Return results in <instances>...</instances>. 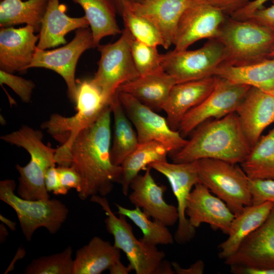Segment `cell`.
<instances>
[{"label": "cell", "mask_w": 274, "mask_h": 274, "mask_svg": "<svg viewBox=\"0 0 274 274\" xmlns=\"http://www.w3.org/2000/svg\"><path fill=\"white\" fill-rule=\"evenodd\" d=\"M111 114L108 106L95 122L77 135L61 165L72 167L80 175L82 188L78 194L82 200L106 196L115 183H120L121 166L114 165L110 157Z\"/></svg>", "instance_id": "6da1fadb"}, {"label": "cell", "mask_w": 274, "mask_h": 274, "mask_svg": "<svg viewBox=\"0 0 274 274\" xmlns=\"http://www.w3.org/2000/svg\"><path fill=\"white\" fill-rule=\"evenodd\" d=\"M192 132L183 148L170 154L173 162L189 163L202 159H214L241 164L251 149L235 112L205 121Z\"/></svg>", "instance_id": "7a4b0ae2"}, {"label": "cell", "mask_w": 274, "mask_h": 274, "mask_svg": "<svg viewBox=\"0 0 274 274\" xmlns=\"http://www.w3.org/2000/svg\"><path fill=\"white\" fill-rule=\"evenodd\" d=\"M76 82V113L70 117L54 113L41 126L61 144L56 149L55 155L56 163L58 166L62 165L77 135L95 122L105 109L110 106L101 89L91 79H77Z\"/></svg>", "instance_id": "3957f363"}, {"label": "cell", "mask_w": 274, "mask_h": 274, "mask_svg": "<svg viewBox=\"0 0 274 274\" xmlns=\"http://www.w3.org/2000/svg\"><path fill=\"white\" fill-rule=\"evenodd\" d=\"M4 141L24 148L30 155V159L25 166L16 164L19 173L17 195L29 200H47L50 198L45 182L48 169L56 165L55 155L56 149L45 144L43 133L27 125L3 135Z\"/></svg>", "instance_id": "277c9868"}, {"label": "cell", "mask_w": 274, "mask_h": 274, "mask_svg": "<svg viewBox=\"0 0 274 274\" xmlns=\"http://www.w3.org/2000/svg\"><path fill=\"white\" fill-rule=\"evenodd\" d=\"M90 200L99 205L105 211L107 231L113 236L114 245L123 251L129 262L128 265L136 274H174L172 263L165 260V254L156 246L138 239L127 217L112 211L106 197L99 195L92 196Z\"/></svg>", "instance_id": "5b68a950"}, {"label": "cell", "mask_w": 274, "mask_h": 274, "mask_svg": "<svg viewBox=\"0 0 274 274\" xmlns=\"http://www.w3.org/2000/svg\"><path fill=\"white\" fill-rule=\"evenodd\" d=\"M224 46L226 59L222 64L250 65L270 58L274 32L256 22L227 16L216 38Z\"/></svg>", "instance_id": "8992f818"}, {"label": "cell", "mask_w": 274, "mask_h": 274, "mask_svg": "<svg viewBox=\"0 0 274 274\" xmlns=\"http://www.w3.org/2000/svg\"><path fill=\"white\" fill-rule=\"evenodd\" d=\"M16 186L13 179L0 182V199L16 212L20 228L26 240H31L36 230L44 227L51 234L61 228L67 219L68 209L60 200H29L22 198L14 193Z\"/></svg>", "instance_id": "52a82bcc"}, {"label": "cell", "mask_w": 274, "mask_h": 274, "mask_svg": "<svg viewBox=\"0 0 274 274\" xmlns=\"http://www.w3.org/2000/svg\"><path fill=\"white\" fill-rule=\"evenodd\" d=\"M196 162L198 183L222 199L235 216L252 204L249 179L238 164L214 159Z\"/></svg>", "instance_id": "ba28073f"}, {"label": "cell", "mask_w": 274, "mask_h": 274, "mask_svg": "<svg viewBox=\"0 0 274 274\" xmlns=\"http://www.w3.org/2000/svg\"><path fill=\"white\" fill-rule=\"evenodd\" d=\"M130 36L124 28L116 41L97 47L100 56L91 80L109 104L121 85L140 76L131 54Z\"/></svg>", "instance_id": "9c48e42d"}, {"label": "cell", "mask_w": 274, "mask_h": 274, "mask_svg": "<svg viewBox=\"0 0 274 274\" xmlns=\"http://www.w3.org/2000/svg\"><path fill=\"white\" fill-rule=\"evenodd\" d=\"M161 58L163 71L179 83L215 76L217 68L225 61L226 52L223 45L213 38L199 49H174L161 54Z\"/></svg>", "instance_id": "30bf717a"}, {"label": "cell", "mask_w": 274, "mask_h": 274, "mask_svg": "<svg viewBox=\"0 0 274 274\" xmlns=\"http://www.w3.org/2000/svg\"><path fill=\"white\" fill-rule=\"evenodd\" d=\"M91 48H93V41L90 28H79L76 30L73 39L61 47L51 50L37 47L28 68H45L57 73L64 80L68 96L75 104L77 92L75 78L77 62L81 55Z\"/></svg>", "instance_id": "8fae6325"}, {"label": "cell", "mask_w": 274, "mask_h": 274, "mask_svg": "<svg viewBox=\"0 0 274 274\" xmlns=\"http://www.w3.org/2000/svg\"><path fill=\"white\" fill-rule=\"evenodd\" d=\"M121 104L135 129L139 143L155 141L162 144L169 154L174 153L187 140L178 130L172 129L166 119L131 95L117 91Z\"/></svg>", "instance_id": "7c38bea8"}, {"label": "cell", "mask_w": 274, "mask_h": 274, "mask_svg": "<svg viewBox=\"0 0 274 274\" xmlns=\"http://www.w3.org/2000/svg\"><path fill=\"white\" fill-rule=\"evenodd\" d=\"M250 87L219 77L210 94L185 114L178 131L184 137L210 118L220 119L235 112Z\"/></svg>", "instance_id": "4fadbf2b"}, {"label": "cell", "mask_w": 274, "mask_h": 274, "mask_svg": "<svg viewBox=\"0 0 274 274\" xmlns=\"http://www.w3.org/2000/svg\"><path fill=\"white\" fill-rule=\"evenodd\" d=\"M163 175L168 181L177 201L179 215L178 224L174 239L179 244L191 241L195 235L196 229L189 223L186 215L187 203L192 188L198 183L196 162L170 163L158 161L149 165Z\"/></svg>", "instance_id": "5bb4252c"}, {"label": "cell", "mask_w": 274, "mask_h": 274, "mask_svg": "<svg viewBox=\"0 0 274 274\" xmlns=\"http://www.w3.org/2000/svg\"><path fill=\"white\" fill-rule=\"evenodd\" d=\"M226 17L208 0H194L180 19L174 43V49L186 50L200 40L216 38Z\"/></svg>", "instance_id": "9a60e30c"}, {"label": "cell", "mask_w": 274, "mask_h": 274, "mask_svg": "<svg viewBox=\"0 0 274 274\" xmlns=\"http://www.w3.org/2000/svg\"><path fill=\"white\" fill-rule=\"evenodd\" d=\"M224 260L229 266L251 268L256 273L274 270V208L264 223Z\"/></svg>", "instance_id": "2e32d148"}, {"label": "cell", "mask_w": 274, "mask_h": 274, "mask_svg": "<svg viewBox=\"0 0 274 274\" xmlns=\"http://www.w3.org/2000/svg\"><path fill=\"white\" fill-rule=\"evenodd\" d=\"M186 215L194 228L202 223L214 230L228 234L234 214L227 204L204 185L197 183L191 191L187 203Z\"/></svg>", "instance_id": "e0dca14e"}, {"label": "cell", "mask_w": 274, "mask_h": 274, "mask_svg": "<svg viewBox=\"0 0 274 274\" xmlns=\"http://www.w3.org/2000/svg\"><path fill=\"white\" fill-rule=\"evenodd\" d=\"M149 166L145 173L138 175L131 182L129 201L140 208L148 216L167 226L175 224L179 219L177 208L167 203L163 198L167 188L158 185L151 174Z\"/></svg>", "instance_id": "ac0fdd59"}, {"label": "cell", "mask_w": 274, "mask_h": 274, "mask_svg": "<svg viewBox=\"0 0 274 274\" xmlns=\"http://www.w3.org/2000/svg\"><path fill=\"white\" fill-rule=\"evenodd\" d=\"M35 32L34 28L27 25L18 28L1 27V70L13 74L28 69L39 41V35Z\"/></svg>", "instance_id": "d6986e66"}, {"label": "cell", "mask_w": 274, "mask_h": 274, "mask_svg": "<svg viewBox=\"0 0 274 274\" xmlns=\"http://www.w3.org/2000/svg\"><path fill=\"white\" fill-rule=\"evenodd\" d=\"M235 113L251 148L263 131L274 123V94L251 87Z\"/></svg>", "instance_id": "ffe728a7"}, {"label": "cell", "mask_w": 274, "mask_h": 274, "mask_svg": "<svg viewBox=\"0 0 274 274\" xmlns=\"http://www.w3.org/2000/svg\"><path fill=\"white\" fill-rule=\"evenodd\" d=\"M219 77L206 78L176 83L172 88L163 108L169 127L179 130L185 114L203 101L215 88Z\"/></svg>", "instance_id": "44dd1931"}, {"label": "cell", "mask_w": 274, "mask_h": 274, "mask_svg": "<svg viewBox=\"0 0 274 274\" xmlns=\"http://www.w3.org/2000/svg\"><path fill=\"white\" fill-rule=\"evenodd\" d=\"M194 0H139L125 7L150 20L159 30L167 49L174 45L177 26L185 9Z\"/></svg>", "instance_id": "7402d4cb"}, {"label": "cell", "mask_w": 274, "mask_h": 274, "mask_svg": "<svg viewBox=\"0 0 274 274\" xmlns=\"http://www.w3.org/2000/svg\"><path fill=\"white\" fill-rule=\"evenodd\" d=\"M60 0H49L41 21L37 48L46 50L66 44L65 36L79 28L88 27L86 16L72 17L65 14L66 7Z\"/></svg>", "instance_id": "603a6c76"}, {"label": "cell", "mask_w": 274, "mask_h": 274, "mask_svg": "<svg viewBox=\"0 0 274 274\" xmlns=\"http://www.w3.org/2000/svg\"><path fill=\"white\" fill-rule=\"evenodd\" d=\"M175 80L164 71L140 76L121 85L117 91L126 93L155 112L163 110Z\"/></svg>", "instance_id": "cb8c5ba5"}, {"label": "cell", "mask_w": 274, "mask_h": 274, "mask_svg": "<svg viewBox=\"0 0 274 274\" xmlns=\"http://www.w3.org/2000/svg\"><path fill=\"white\" fill-rule=\"evenodd\" d=\"M273 208L270 202L252 204L235 216L227 238L219 246V258L225 260L233 255L243 242L264 223Z\"/></svg>", "instance_id": "d4e9b609"}, {"label": "cell", "mask_w": 274, "mask_h": 274, "mask_svg": "<svg viewBox=\"0 0 274 274\" xmlns=\"http://www.w3.org/2000/svg\"><path fill=\"white\" fill-rule=\"evenodd\" d=\"M119 260L120 250L95 236L76 251L73 274H100Z\"/></svg>", "instance_id": "484cf974"}, {"label": "cell", "mask_w": 274, "mask_h": 274, "mask_svg": "<svg viewBox=\"0 0 274 274\" xmlns=\"http://www.w3.org/2000/svg\"><path fill=\"white\" fill-rule=\"evenodd\" d=\"M214 75L274 94V57L245 66L221 64Z\"/></svg>", "instance_id": "4316f807"}, {"label": "cell", "mask_w": 274, "mask_h": 274, "mask_svg": "<svg viewBox=\"0 0 274 274\" xmlns=\"http://www.w3.org/2000/svg\"><path fill=\"white\" fill-rule=\"evenodd\" d=\"M110 106L114 118L110 157L114 165H121L140 143L136 131L121 104L117 93L111 100Z\"/></svg>", "instance_id": "83f0119b"}, {"label": "cell", "mask_w": 274, "mask_h": 274, "mask_svg": "<svg viewBox=\"0 0 274 274\" xmlns=\"http://www.w3.org/2000/svg\"><path fill=\"white\" fill-rule=\"evenodd\" d=\"M83 9L93 36V48L105 37L121 34L117 11L112 0H72Z\"/></svg>", "instance_id": "f1b7e54d"}, {"label": "cell", "mask_w": 274, "mask_h": 274, "mask_svg": "<svg viewBox=\"0 0 274 274\" xmlns=\"http://www.w3.org/2000/svg\"><path fill=\"white\" fill-rule=\"evenodd\" d=\"M169 154L161 143L152 141L140 143L124 160L121 165L122 173L120 184L125 196L128 195L132 180L142 170H146L151 163L167 161Z\"/></svg>", "instance_id": "f546056e"}, {"label": "cell", "mask_w": 274, "mask_h": 274, "mask_svg": "<svg viewBox=\"0 0 274 274\" xmlns=\"http://www.w3.org/2000/svg\"><path fill=\"white\" fill-rule=\"evenodd\" d=\"M49 0H2L0 3V26L26 24L36 32L41 29V21Z\"/></svg>", "instance_id": "4dcf8cb0"}, {"label": "cell", "mask_w": 274, "mask_h": 274, "mask_svg": "<svg viewBox=\"0 0 274 274\" xmlns=\"http://www.w3.org/2000/svg\"><path fill=\"white\" fill-rule=\"evenodd\" d=\"M240 166L249 179H274V127L260 137Z\"/></svg>", "instance_id": "1f68e13d"}, {"label": "cell", "mask_w": 274, "mask_h": 274, "mask_svg": "<svg viewBox=\"0 0 274 274\" xmlns=\"http://www.w3.org/2000/svg\"><path fill=\"white\" fill-rule=\"evenodd\" d=\"M117 208V214L129 218L138 226L143 233L141 239L147 244L157 246L173 244L175 240L167 226L161 222L152 221L146 213L139 207L130 209L119 204H115Z\"/></svg>", "instance_id": "d6a6232c"}, {"label": "cell", "mask_w": 274, "mask_h": 274, "mask_svg": "<svg viewBox=\"0 0 274 274\" xmlns=\"http://www.w3.org/2000/svg\"><path fill=\"white\" fill-rule=\"evenodd\" d=\"M124 28L136 40L146 44L164 47L163 39L157 27L148 19L125 7L121 15Z\"/></svg>", "instance_id": "836d02e7"}, {"label": "cell", "mask_w": 274, "mask_h": 274, "mask_svg": "<svg viewBox=\"0 0 274 274\" xmlns=\"http://www.w3.org/2000/svg\"><path fill=\"white\" fill-rule=\"evenodd\" d=\"M73 249L68 246L63 251L33 259L26 267L25 274H73Z\"/></svg>", "instance_id": "e575fe53"}, {"label": "cell", "mask_w": 274, "mask_h": 274, "mask_svg": "<svg viewBox=\"0 0 274 274\" xmlns=\"http://www.w3.org/2000/svg\"><path fill=\"white\" fill-rule=\"evenodd\" d=\"M157 48L138 41L130 36L131 54L140 76H145L163 71L162 66L161 54L159 53Z\"/></svg>", "instance_id": "d590c367"}, {"label": "cell", "mask_w": 274, "mask_h": 274, "mask_svg": "<svg viewBox=\"0 0 274 274\" xmlns=\"http://www.w3.org/2000/svg\"><path fill=\"white\" fill-rule=\"evenodd\" d=\"M0 83L1 85L5 84L11 88L23 102L30 101L35 88V84L31 80L1 70Z\"/></svg>", "instance_id": "8d00e7d4"}, {"label": "cell", "mask_w": 274, "mask_h": 274, "mask_svg": "<svg viewBox=\"0 0 274 274\" xmlns=\"http://www.w3.org/2000/svg\"><path fill=\"white\" fill-rule=\"evenodd\" d=\"M252 204L270 202L274 205V179H249Z\"/></svg>", "instance_id": "74e56055"}, {"label": "cell", "mask_w": 274, "mask_h": 274, "mask_svg": "<svg viewBox=\"0 0 274 274\" xmlns=\"http://www.w3.org/2000/svg\"><path fill=\"white\" fill-rule=\"evenodd\" d=\"M57 168L62 186L68 191L75 189L78 193L80 192L82 180L79 174L70 166H58Z\"/></svg>", "instance_id": "f35d334b"}, {"label": "cell", "mask_w": 274, "mask_h": 274, "mask_svg": "<svg viewBox=\"0 0 274 274\" xmlns=\"http://www.w3.org/2000/svg\"><path fill=\"white\" fill-rule=\"evenodd\" d=\"M269 7H263L252 12L242 20L248 19L260 23L274 32V0Z\"/></svg>", "instance_id": "ab89813d"}, {"label": "cell", "mask_w": 274, "mask_h": 274, "mask_svg": "<svg viewBox=\"0 0 274 274\" xmlns=\"http://www.w3.org/2000/svg\"><path fill=\"white\" fill-rule=\"evenodd\" d=\"M45 186L48 192L54 194L64 195L68 193L62 185L59 175L56 166L49 167L47 170L45 177Z\"/></svg>", "instance_id": "60d3db41"}, {"label": "cell", "mask_w": 274, "mask_h": 274, "mask_svg": "<svg viewBox=\"0 0 274 274\" xmlns=\"http://www.w3.org/2000/svg\"><path fill=\"white\" fill-rule=\"evenodd\" d=\"M212 5L220 9L225 15L230 16L246 6L250 0H208Z\"/></svg>", "instance_id": "b9f144b4"}, {"label": "cell", "mask_w": 274, "mask_h": 274, "mask_svg": "<svg viewBox=\"0 0 274 274\" xmlns=\"http://www.w3.org/2000/svg\"><path fill=\"white\" fill-rule=\"evenodd\" d=\"M269 0H254L250 1L246 6L234 12L230 16L234 19L242 20L254 11L263 7V5Z\"/></svg>", "instance_id": "7bdbcfd3"}, {"label": "cell", "mask_w": 274, "mask_h": 274, "mask_svg": "<svg viewBox=\"0 0 274 274\" xmlns=\"http://www.w3.org/2000/svg\"><path fill=\"white\" fill-rule=\"evenodd\" d=\"M172 265L175 273L178 274H202L204 269V264L202 260H198L187 268L181 267L179 263L172 262Z\"/></svg>", "instance_id": "ee69618b"}, {"label": "cell", "mask_w": 274, "mask_h": 274, "mask_svg": "<svg viewBox=\"0 0 274 274\" xmlns=\"http://www.w3.org/2000/svg\"><path fill=\"white\" fill-rule=\"evenodd\" d=\"M108 270L110 274H128L132 269L129 265H124L119 260L113 264Z\"/></svg>", "instance_id": "f6af8a7d"}, {"label": "cell", "mask_w": 274, "mask_h": 274, "mask_svg": "<svg viewBox=\"0 0 274 274\" xmlns=\"http://www.w3.org/2000/svg\"><path fill=\"white\" fill-rule=\"evenodd\" d=\"M139 0H112L114 3L117 13L121 15L125 6L138 2Z\"/></svg>", "instance_id": "bcb514c9"}, {"label": "cell", "mask_w": 274, "mask_h": 274, "mask_svg": "<svg viewBox=\"0 0 274 274\" xmlns=\"http://www.w3.org/2000/svg\"><path fill=\"white\" fill-rule=\"evenodd\" d=\"M25 254V252L23 248H19L16 254L15 258L12 260V262L10 264L8 269L5 271V273H7L8 272L14 269V265L17 261V259H21V258H22L24 256Z\"/></svg>", "instance_id": "7dc6e473"}, {"label": "cell", "mask_w": 274, "mask_h": 274, "mask_svg": "<svg viewBox=\"0 0 274 274\" xmlns=\"http://www.w3.org/2000/svg\"><path fill=\"white\" fill-rule=\"evenodd\" d=\"M0 220L2 223H4L11 230L14 231L16 230V223L15 222H13L2 214L0 215Z\"/></svg>", "instance_id": "c3c4849f"}, {"label": "cell", "mask_w": 274, "mask_h": 274, "mask_svg": "<svg viewBox=\"0 0 274 274\" xmlns=\"http://www.w3.org/2000/svg\"><path fill=\"white\" fill-rule=\"evenodd\" d=\"M9 235V233L8 231V230L7 228L6 227V225L2 223L0 225V241L1 243L4 242L6 239L7 236Z\"/></svg>", "instance_id": "681fc988"}, {"label": "cell", "mask_w": 274, "mask_h": 274, "mask_svg": "<svg viewBox=\"0 0 274 274\" xmlns=\"http://www.w3.org/2000/svg\"><path fill=\"white\" fill-rule=\"evenodd\" d=\"M274 57V49L273 50V51H272L271 53V55H270V58H273Z\"/></svg>", "instance_id": "f907efd6"}, {"label": "cell", "mask_w": 274, "mask_h": 274, "mask_svg": "<svg viewBox=\"0 0 274 274\" xmlns=\"http://www.w3.org/2000/svg\"><path fill=\"white\" fill-rule=\"evenodd\" d=\"M2 1V0H1V1Z\"/></svg>", "instance_id": "816d5d0a"}]
</instances>
